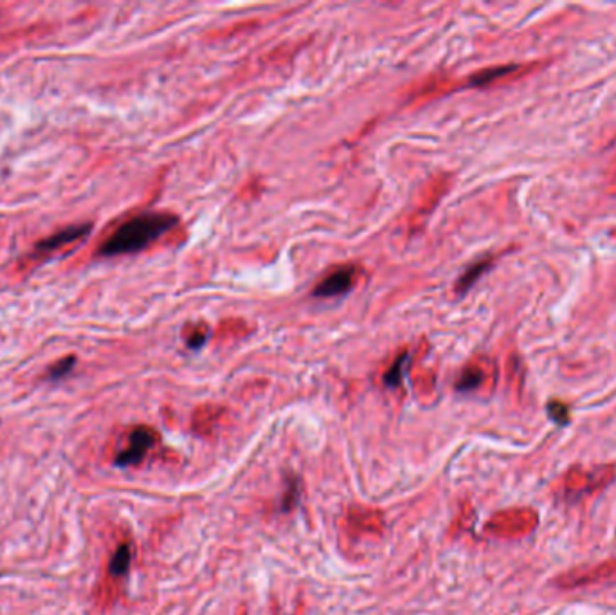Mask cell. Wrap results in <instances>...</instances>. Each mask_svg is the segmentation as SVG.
I'll list each match as a JSON object with an SVG mask.
<instances>
[{
    "instance_id": "1",
    "label": "cell",
    "mask_w": 616,
    "mask_h": 615,
    "mask_svg": "<svg viewBox=\"0 0 616 615\" xmlns=\"http://www.w3.org/2000/svg\"><path fill=\"white\" fill-rule=\"evenodd\" d=\"M178 218L170 213H144L130 218L101 245V257H117V255L137 253L151 242L177 226Z\"/></svg>"
},
{
    "instance_id": "2",
    "label": "cell",
    "mask_w": 616,
    "mask_h": 615,
    "mask_svg": "<svg viewBox=\"0 0 616 615\" xmlns=\"http://www.w3.org/2000/svg\"><path fill=\"white\" fill-rule=\"evenodd\" d=\"M616 467L612 464L602 466H573L562 476V496L568 500H580L591 496L615 480Z\"/></svg>"
},
{
    "instance_id": "3",
    "label": "cell",
    "mask_w": 616,
    "mask_h": 615,
    "mask_svg": "<svg viewBox=\"0 0 616 615\" xmlns=\"http://www.w3.org/2000/svg\"><path fill=\"white\" fill-rule=\"evenodd\" d=\"M539 525V514L530 507H516V509L499 510L487 522L485 530L494 538L501 540H517L528 536Z\"/></svg>"
},
{
    "instance_id": "4",
    "label": "cell",
    "mask_w": 616,
    "mask_h": 615,
    "mask_svg": "<svg viewBox=\"0 0 616 615\" xmlns=\"http://www.w3.org/2000/svg\"><path fill=\"white\" fill-rule=\"evenodd\" d=\"M611 581H616V557L597 565L568 570L566 574L555 577L553 584L562 590H575V588L597 587V584L611 583Z\"/></svg>"
},
{
    "instance_id": "5",
    "label": "cell",
    "mask_w": 616,
    "mask_h": 615,
    "mask_svg": "<svg viewBox=\"0 0 616 615\" xmlns=\"http://www.w3.org/2000/svg\"><path fill=\"white\" fill-rule=\"evenodd\" d=\"M159 442V433L150 426H136L128 433L126 448L121 449L116 456V464L121 467L137 466L144 460L150 449Z\"/></svg>"
},
{
    "instance_id": "6",
    "label": "cell",
    "mask_w": 616,
    "mask_h": 615,
    "mask_svg": "<svg viewBox=\"0 0 616 615\" xmlns=\"http://www.w3.org/2000/svg\"><path fill=\"white\" fill-rule=\"evenodd\" d=\"M357 277H359V271L353 265H342V267L332 271L328 277H325L315 285L314 294L319 298L341 296V294L348 292L355 285Z\"/></svg>"
},
{
    "instance_id": "7",
    "label": "cell",
    "mask_w": 616,
    "mask_h": 615,
    "mask_svg": "<svg viewBox=\"0 0 616 615\" xmlns=\"http://www.w3.org/2000/svg\"><path fill=\"white\" fill-rule=\"evenodd\" d=\"M346 525L353 534H380L384 529V516L379 509L353 506L346 514Z\"/></svg>"
},
{
    "instance_id": "8",
    "label": "cell",
    "mask_w": 616,
    "mask_h": 615,
    "mask_svg": "<svg viewBox=\"0 0 616 615\" xmlns=\"http://www.w3.org/2000/svg\"><path fill=\"white\" fill-rule=\"evenodd\" d=\"M494 379V366L489 359H476L463 368L456 383L460 392H474Z\"/></svg>"
},
{
    "instance_id": "9",
    "label": "cell",
    "mask_w": 616,
    "mask_h": 615,
    "mask_svg": "<svg viewBox=\"0 0 616 615\" xmlns=\"http://www.w3.org/2000/svg\"><path fill=\"white\" fill-rule=\"evenodd\" d=\"M535 67H541V63H510V65H499L492 67V69H485L481 73H477L476 76H472L470 83L476 87H485L492 85V83L504 82V80L519 78V76L528 75L530 70H534Z\"/></svg>"
},
{
    "instance_id": "10",
    "label": "cell",
    "mask_w": 616,
    "mask_h": 615,
    "mask_svg": "<svg viewBox=\"0 0 616 615\" xmlns=\"http://www.w3.org/2000/svg\"><path fill=\"white\" fill-rule=\"evenodd\" d=\"M90 226H74V228H67V230L58 231L56 235H53V237L45 238V240L40 242L36 247H38V251H55L60 250V247H63V245H69L72 244V242L80 240V238L83 237V235L89 233Z\"/></svg>"
},
{
    "instance_id": "11",
    "label": "cell",
    "mask_w": 616,
    "mask_h": 615,
    "mask_svg": "<svg viewBox=\"0 0 616 615\" xmlns=\"http://www.w3.org/2000/svg\"><path fill=\"white\" fill-rule=\"evenodd\" d=\"M220 415L222 408H218V406H202L193 415V429L198 435H207V433L213 432Z\"/></svg>"
},
{
    "instance_id": "12",
    "label": "cell",
    "mask_w": 616,
    "mask_h": 615,
    "mask_svg": "<svg viewBox=\"0 0 616 615\" xmlns=\"http://www.w3.org/2000/svg\"><path fill=\"white\" fill-rule=\"evenodd\" d=\"M130 563H132V547L128 543H123L116 549L112 560L109 563V574L112 577H121L128 572L130 569Z\"/></svg>"
},
{
    "instance_id": "13",
    "label": "cell",
    "mask_w": 616,
    "mask_h": 615,
    "mask_svg": "<svg viewBox=\"0 0 616 615\" xmlns=\"http://www.w3.org/2000/svg\"><path fill=\"white\" fill-rule=\"evenodd\" d=\"M490 265H492V258H483V260H480V262H476V264L470 265V267L467 269L465 273L461 274L460 280H458L456 292L469 291L470 285H472L474 282H476L477 278H480L481 274H483L485 271H487V269L490 267Z\"/></svg>"
},
{
    "instance_id": "14",
    "label": "cell",
    "mask_w": 616,
    "mask_h": 615,
    "mask_svg": "<svg viewBox=\"0 0 616 615\" xmlns=\"http://www.w3.org/2000/svg\"><path fill=\"white\" fill-rule=\"evenodd\" d=\"M548 413H550V417L557 424H568V422H570V408H568L564 402L551 401L550 405H548Z\"/></svg>"
},
{
    "instance_id": "15",
    "label": "cell",
    "mask_w": 616,
    "mask_h": 615,
    "mask_svg": "<svg viewBox=\"0 0 616 615\" xmlns=\"http://www.w3.org/2000/svg\"><path fill=\"white\" fill-rule=\"evenodd\" d=\"M404 363H406V355H402V358H399L395 363H393L391 368H389V370L386 372V375H384V381H386V385H389V386L399 385L400 378H402Z\"/></svg>"
},
{
    "instance_id": "16",
    "label": "cell",
    "mask_w": 616,
    "mask_h": 615,
    "mask_svg": "<svg viewBox=\"0 0 616 615\" xmlns=\"http://www.w3.org/2000/svg\"><path fill=\"white\" fill-rule=\"evenodd\" d=\"M74 363H76V359H74V358H65V359H63V361H60L58 365H55V366H53V368H50L49 378L50 379L63 378V375H67L70 370H72Z\"/></svg>"
}]
</instances>
